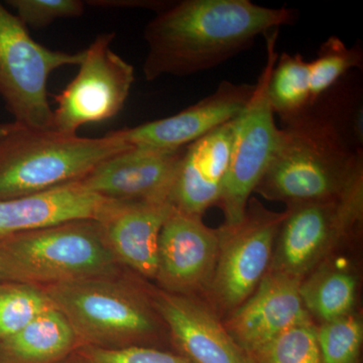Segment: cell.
Returning a JSON list of instances; mask_svg holds the SVG:
<instances>
[{"label":"cell","mask_w":363,"mask_h":363,"mask_svg":"<svg viewBox=\"0 0 363 363\" xmlns=\"http://www.w3.org/2000/svg\"><path fill=\"white\" fill-rule=\"evenodd\" d=\"M80 346L68 320L54 307L0 341V363H58Z\"/></svg>","instance_id":"obj_19"},{"label":"cell","mask_w":363,"mask_h":363,"mask_svg":"<svg viewBox=\"0 0 363 363\" xmlns=\"http://www.w3.org/2000/svg\"><path fill=\"white\" fill-rule=\"evenodd\" d=\"M267 96L281 123L308 111L312 106L309 62L301 54L283 52L269 76Z\"/></svg>","instance_id":"obj_21"},{"label":"cell","mask_w":363,"mask_h":363,"mask_svg":"<svg viewBox=\"0 0 363 363\" xmlns=\"http://www.w3.org/2000/svg\"><path fill=\"white\" fill-rule=\"evenodd\" d=\"M235 119L186 147L169 194V204L175 209L202 217L210 207L219 205L228 173Z\"/></svg>","instance_id":"obj_17"},{"label":"cell","mask_w":363,"mask_h":363,"mask_svg":"<svg viewBox=\"0 0 363 363\" xmlns=\"http://www.w3.org/2000/svg\"><path fill=\"white\" fill-rule=\"evenodd\" d=\"M113 33H101L84 51L77 75L55 95L52 130L77 135L88 123H102L123 111L135 82V69L111 49Z\"/></svg>","instance_id":"obj_10"},{"label":"cell","mask_w":363,"mask_h":363,"mask_svg":"<svg viewBox=\"0 0 363 363\" xmlns=\"http://www.w3.org/2000/svg\"><path fill=\"white\" fill-rule=\"evenodd\" d=\"M185 149L130 147L100 162L79 182L86 190L111 201H169Z\"/></svg>","instance_id":"obj_14"},{"label":"cell","mask_w":363,"mask_h":363,"mask_svg":"<svg viewBox=\"0 0 363 363\" xmlns=\"http://www.w3.org/2000/svg\"><path fill=\"white\" fill-rule=\"evenodd\" d=\"M362 45L357 44L348 48L336 35H331L322 43L318 50L317 58L309 62L312 106L347 72L362 69Z\"/></svg>","instance_id":"obj_23"},{"label":"cell","mask_w":363,"mask_h":363,"mask_svg":"<svg viewBox=\"0 0 363 363\" xmlns=\"http://www.w3.org/2000/svg\"><path fill=\"white\" fill-rule=\"evenodd\" d=\"M14 14L26 26L45 28L61 18H79L84 13L81 0H9Z\"/></svg>","instance_id":"obj_28"},{"label":"cell","mask_w":363,"mask_h":363,"mask_svg":"<svg viewBox=\"0 0 363 363\" xmlns=\"http://www.w3.org/2000/svg\"><path fill=\"white\" fill-rule=\"evenodd\" d=\"M301 281L269 272L250 298L226 316L224 327L250 355L293 325L309 318L301 298Z\"/></svg>","instance_id":"obj_15"},{"label":"cell","mask_w":363,"mask_h":363,"mask_svg":"<svg viewBox=\"0 0 363 363\" xmlns=\"http://www.w3.org/2000/svg\"><path fill=\"white\" fill-rule=\"evenodd\" d=\"M285 211L274 212L250 198L242 220L218 228L219 250L206 294L219 317L228 316L257 290L271 269Z\"/></svg>","instance_id":"obj_8"},{"label":"cell","mask_w":363,"mask_h":363,"mask_svg":"<svg viewBox=\"0 0 363 363\" xmlns=\"http://www.w3.org/2000/svg\"><path fill=\"white\" fill-rule=\"evenodd\" d=\"M14 123H0V136L6 135L14 128Z\"/></svg>","instance_id":"obj_30"},{"label":"cell","mask_w":363,"mask_h":363,"mask_svg":"<svg viewBox=\"0 0 363 363\" xmlns=\"http://www.w3.org/2000/svg\"><path fill=\"white\" fill-rule=\"evenodd\" d=\"M109 200L80 182L39 194L0 200V240L16 234L73 220H98Z\"/></svg>","instance_id":"obj_18"},{"label":"cell","mask_w":363,"mask_h":363,"mask_svg":"<svg viewBox=\"0 0 363 363\" xmlns=\"http://www.w3.org/2000/svg\"><path fill=\"white\" fill-rule=\"evenodd\" d=\"M317 340L323 363H358L363 341V321L353 311L317 326Z\"/></svg>","instance_id":"obj_25"},{"label":"cell","mask_w":363,"mask_h":363,"mask_svg":"<svg viewBox=\"0 0 363 363\" xmlns=\"http://www.w3.org/2000/svg\"><path fill=\"white\" fill-rule=\"evenodd\" d=\"M147 284L123 271L44 289L54 307L68 320L81 346L121 348L147 346L167 330L150 300Z\"/></svg>","instance_id":"obj_3"},{"label":"cell","mask_w":363,"mask_h":363,"mask_svg":"<svg viewBox=\"0 0 363 363\" xmlns=\"http://www.w3.org/2000/svg\"><path fill=\"white\" fill-rule=\"evenodd\" d=\"M54 308L43 286L0 281V341L18 333Z\"/></svg>","instance_id":"obj_22"},{"label":"cell","mask_w":363,"mask_h":363,"mask_svg":"<svg viewBox=\"0 0 363 363\" xmlns=\"http://www.w3.org/2000/svg\"><path fill=\"white\" fill-rule=\"evenodd\" d=\"M257 363H323L317 340V326L311 317L288 330L252 355Z\"/></svg>","instance_id":"obj_24"},{"label":"cell","mask_w":363,"mask_h":363,"mask_svg":"<svg viewBox=\"0 0 363 363\" xmlns=\"http://www.w3.org/2000/svg\"><path fill=\"white\" fill-rule=\"evenodd\" d=\"M171 1H157V0H91L87 1L89 6L96 7H104V9H133V7H143L152 11H162L164 7L168 6Z\"/></svg>","instance_id":"obj_29"},{"label":"cell","mask_w":363,"mask_h":363,"mask_svg":"<svg viewBox=\"0 0 363 363\" xmlns=\"http://www.w3.org/2000/svg\"><path fill=\"white\" fill-rule=\"evenodd\" d=\"M278 35L276 30L266 35V65L250 101L235 119L228 173L218 205L225 225H235L242 220L250 197L266 173L278 143L279 128L267 96L269 76L279 57Z\"/></svg>","instance_id":"obj_9"},{"label":"cell","mask_w":363,"mask_h":363,"mask_svg":"<svg viewBox=\"0 0 363 363\" xmlns=\"http://www.w3.org/2000/svg\"><path fill=\"white\" fill-rule=\"evenodd\" d=\"M295 9H271L250 0H181L157 11L143 32L145 80L194 75L220 65L297 20Z\"/></svg>","instance_id":"obj_1"},{"label":"cell","mask_w":363,"mask_h":363,"mask_svg":"<svg viewBox=\"0 0 363 363\" xmlns=\"http://www.w3.org/2000/svg\"><path fill=\"white\" fill-rule=\"evenodd\" d=\"M130 147L116 130L89 138L16 123L0 136V200L81 181L100 162Z\"/></svg>","instance_id":"obj_4"},{"label":"cell","mask_w":363,"mask_h":363,"mask_svg":"<svg viewBox=\"0 0 363 363\" xmlns=\"http://www.w3.org/2000/svg\"><path fill=\"white\" fill-rule=\"evenodd\" d=\"M84 51H54L35 42L16 14L0 4V98L14 123L52 130L48 80L52 72L79 66Z\"/></svg>","instance_id":"obj_7"},{"label":"cell","mask_w":363,"mask_h":363,"mask_svg":"<svg viewBox=\"0 0 363 363\" xmlns=\"http://www.w3.org/2000/svg\"><path fill=\"white\" fill-rule=\"evenodd\" d=\"M336 92H325L328 93V96L322 95L320 98H324V101L317 100L314 105L336 124L350 145L355 149L362 150V91L358 86L347 85L336 86Z\"/></svg>","instance_id":"obj_26"},{"label":"cell","mask_w":363,"mask_h":363,"mask_svg":"<svg viewBox=\"0 0 363 363\" xmlns=\"http://www.w3.org/2000/svg\"><path fill=\"white\" fill-rule=\"evenodd\" d=\"M298 291L309 316L326 323L354 311L358 277L328 259L301 281Z\"/></svg>","instance_id":"obj_20"},{"label":"cell","mask_w":363,"mask_h":363,"mask_svg":"<svg viewBox=\"0 0 363 363\" xmlns=\"http://www.w3.org/2000/svg\"><path fill=\"white\" fill-rule=\"evenodd\" d=\"M58 363H80V362H79L77 355H76L75 353H73L70 357L65 358V359L62 360V362Z\"/></svg>","instance_id":"obj_31"},{"label":"cell","mask_w":363,"mask_h":363,"mask_svg":"<svg viewBox=\"0 0 363 363\" xmlns=\"http://www.w3.org/2000/svg\"><path fill=\"white\" fill-rule=\"evenodd\" d=\"M150 300L179 353L192 363H257L209 305L147 284Z\"/></svg>","instance_id":"obj_12"},{"label":"cell","mask_w":363,"mask_h":363,"mask_svg":"<svg viewBox=\"0 0 363 363\" xmlns=\"http://www.w3.org/2000/svg\"><path fill=\"white\" fill-rule=\"evenodd\" d=\"M75 354L80 363H192L180 353L145 345L121 348L83 345L75 351Z\"/></svg>","instance_id":"obj_27"},{"label":"cell","mask_w":363,"mask_h":363,"mask_svg":"<svg viewBox=\"0 0 363 363\" xmlns=\"http://www.w3.org/2000/svg\"><path fill=\"white\" fill-rule=\"evenodd\" d=\"M362 221L363 181L336 199L289 205L269 272L302 281L359 233Z\"/></svg>","instance_id":"obj_6"},{"label":"cell","mask_w":363,"mask_h":363,"mask_svg":"<svg viewBox=\"0 0 363 363\" xmlns=\"http://www.w3.org/2000/svg\"><path fill=\"white\" fill-rule=\"evenodd\" d=\"M172 210L169 201L109 200L97 221L107 247L123 269L145 281H155L159 236Z\"/></svg>","instance_id":"obj_16"},{"label":"cell","mask_w":363,"mask_h":363,"mask_svg":"<svg viewBox=\"0 0 363 363\" xmlns=\"http://www.w3.org/2000/svg\"><path fill=\"white\" fill-rule=\"evenodd\" d=\"M219 250L218 229L205 225L202 217L173 207L160 233L157 288L177 295L196 297L206 293Z\"/></svg>","instance_id":"obj_11"},{"label":"cell","mask_w":363,"mask_h":363,"mask_svg":"<svg viewBox=\"0 0 363 363\" xmlns=\"http://www.w3.org/2000/svg\"><path fill=\"white\" fill-rule=\"evenodd\" d=\"M363 181V150L313 105L283 121L269 167L255 192L289 205L341 197Z\"/></svg>","instance_id":"obj_2"},{"label":"cell","mask_w":363,"mask_h":363,"mask_svg":"<svg viewBox=\"0 0 363 363\" xmlns=\"http://www.w3.org/2000/svg\"><path fill=\"white\" fill-rule=\"evenodd\" d=\"M97 220L83 219L0 240V281L39 286L118 274Z\"/></svg>","instance_id":"obj_5"},{"label":"cell","mask_w":363,"mask_h":363,"mask_svg":"<svg viewBox=\"0 0 363 363\" xmlns=\"http://www.w3.org/2000/svg\"><path fill=\"white\" fill-rule=\"evenodd\" d=\"M253 90L255 85L222 81L211 94L175 116L116 131L131 147L183 149L240 116L250 101Z\"/></svg>","instance_id":"obj_13"}]
</instances>
